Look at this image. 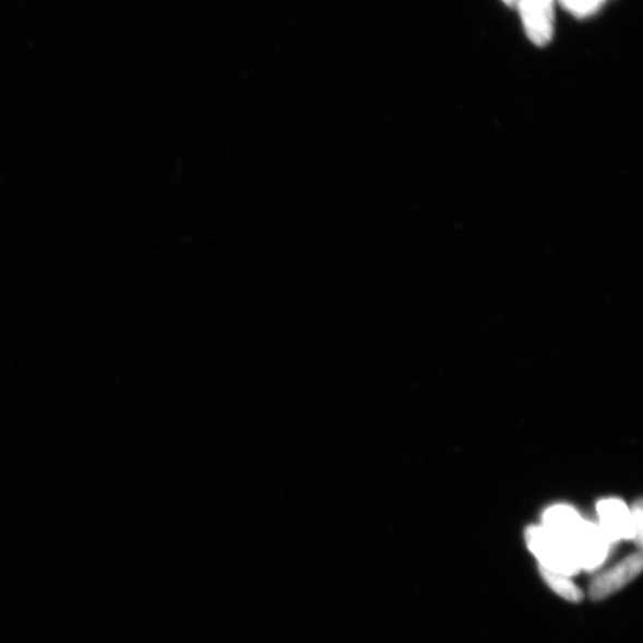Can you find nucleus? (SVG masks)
I'll return each instance as SVG.
<instances>
[{
	"mask_svg": "<svg viewBox=\"0 0 643 643\" xmlns=\"http://www.w3.org/2000/svg\"><path fill=\"white\" fill-rule=\"evenodd\" d=\"M503 2L509 7H516L519 0H503Z\"/></svg>",
	"mask_w": 643,
	"mask_h": 643,
	"instance_id": "9",
	"label": "nucleus"
},
{
	"mask_svg": "<svg viewBox=\"0 0 643 643\" xmlns=\"http://www.w3.org/2000/svg\"><path fill=\"white\" fill-rule=\"evenodd\" d=\"M642 571V555L628 557L618 565L603 572L590 584L588 597L600 600L620 592L627 584L633 582Z\"/></svg>",
	"mask_w": 643,
	"mask_h": 643,
	"instance_id": "5",
	"label": "nucleus"
},
{
	"mask_svg": "<svg viewBox=\"0 0 643 643\" xmlns=\"http://www.w3.org/2000/svg\"><path fill=\"white\" fill-rule=\"evenodd\" d=\"M582 569L592 571L605 562L609 540L596 524L584 521L570 543Z\"/></svg>",
	"mask_w": 643,
	"mask_h": 643,
	"instance_id": "4",
	"label": "nucleus"
},
{
	"mask_svg": "<svg viewBox=\"0 0 643 643\" xmlns=\"http://www.w3.org/2000/svg\"><path fill=\"white\" fill-rule=\"evenodd\" d=\"M583 522L580 514L569 505L549 508L544 516V527L569 544L582 527Z\"/></svg>",
	"mask_w": 643,
	"mask_h": 643,
	"instance_id": "6",
	"label": "nucleus"
},
{
	"mask_svg": "<svg viewBox=\"0 0 643 643\" xmlns=\"http://www.w3.org/2000/svg\"><path fill=\"white\" fill-rule=\"evenodd\" d=\"M516 7L531 41L539 47L548 45L555 34L553 0H519Z\"/></svg>",
	"mask_w": 643,
	"mask_h": 643,
	"instance_id": "3",
	"label": "nucleus"
},
{
	"mask_svg": "<svg viewBox=\"0 0 643 643\" xmlns=\"http://www.w3.org/2000/svg\"><path fill=\"white\" fill-rule=\"evenodd\" d=\"M526 540L540 568L568 576L582 570L571 545L544 526L531 527Z\"/></svg>",
	"mask_w": 643,
	"mask_h": 643,
	"instance_id": "1",
	"label": "nucleus"
},
{
	"mask_svg": "<svg viewBox=\"0 0 643 643\" xmlns=\"http://www.w3.org/2000/svg\"><path fill=\"white\" fill-rule=\"evenodd\" d=\"M575 17L584 19L594 15L606 3V0H558Z\"/></svg>",
	"mask_w": 643,
	"mask_h": 643,
	"instance_id": "8",
	"label": "nucleus"
},
{
	"mask_svg": "<svg viewBox=\"0 0 643 643\" xmlns=\"http://www.w3.org/2000/svg\"><path fill=\"white\" fill-rule=\"evenodd\" d=\"M540 572L547 585L560 597L573 603H579L583 599L582 590L570 580V576L543 568H540Z\"/></svg>",
	"mask_w": 643,
	"mask_h": 643,
	"instance_id": "7",
	"label": "nucleus"
},
{
	"mask_svg": "<svg viewBox=\"0 0 643 643\" xmlns=\"http://www.w3.org/2000/svg\"><path fill=\"white\" fill-rule=\"evenodd\" d=\"M599 528L609 543L621 539L635 540L642 545V508L639 503L632 510L620 500L609 498L598 503Z\"/></svg>",
	"mask_w": 643,
	"mask_h": 643,
	"instance_id": "2",
	"label": "nucleus"
}]
</instances>
